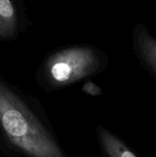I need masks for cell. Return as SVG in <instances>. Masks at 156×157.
<instances>
[{
  "mask_svg": "<svg viewBox=\"0 0 156 157\" xmlns=\"http://www.w3.org/2000/svg\"><path fill=\"white\" fill-rule=\"evenodd\" d=\"M0 124L8 140L29 157H65L32 111L1 81Z\"/></svg>",
  "mask_w": 156,
  "mask_h": 157,
  "instance_id": "6da1fadb",
  "label": "cell"
},
{
  "mask_svg": "<svg viewBox=\"0 0 156 157\" xmlns=\"http://www.w3.org/2000/svg\"><path fill=\"white\" fill-rule=\"evenodd\" d=\"M98 65L99 60L94 50L73 47L53 54L46 63V70L54 85L66 86L92 75Z\"/></svg>",
  "mask_w": 156,
  "mask_h": 157,
  "instance_id": "7a4b0ae2",
  "label": "cell"
},
{
  "mask_svg": "<svg viewBox=\"0 0 156 157\" xmlns=\"http://www.w3.org/2000/svg\"><path fill=\"white\" fill-rule=\"evenodd\" d=\"M135 39L142 57L156 75V39L143 28L136 29Z\"/></svg>",
  "mask_w": 156,
  "mask_h": 157,
  "instance_id": "3957f363",
  "label": "cell"
},
{
  "mask_svg": "<svg viewBox=\"0 0 156 157\" xmlns=\"http://www.w3.org/2000/svg\"><path fill=\"white\" fill-rule=\"evenodd\" d=\"M101 145L108 157H137L120 139L104 128L98 129Z\"/></svg>",
  "mask_w": 156,
  "mask_h": 157,
  "instance_id": "277c9868",
  "label": "cell"
},
{
  "mask_svg": "<svg viewBox=\"0 0 156 157\" xmlns=\"http://www.w3.org/2000/svg\"><path fill=\"white\" fill-rule=\"evenodd\" d=\"M17 26V14L13 3L0 0V38L11 37Z\"/></svg>",
  "mask_w": 156,
  "mask_h": 157,
  "instance_id": "5b68a950",
  "label": "cell"
},
{
  "mask_svg": "<svg viewBox=\"0 0 156 157\" xmlns=\"http://www.w3.org/2000/svg\"><path fill=\"white\" fill-rule=\"evenodd\" d=\"M83 91L88 95L91 96H99L102 94V90L100 89V87L98 86H97L96 84H94L93 82H86L84 86H83Z\"/></svg>",
  "mask_w": 156,
  "mask_h": 157,
  "instance_id": "8992f818",
  "label": "cell"
}]
</instances>
